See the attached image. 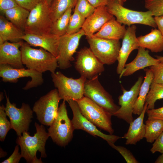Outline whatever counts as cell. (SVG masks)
<instances>
[{"label":"cell","mask_w":163,"mask_h":163,"mask_svg":"<svg viewBox=\"0 0 163 163\" xmlns=\"http://www.w3.org/2000/svg\"><path fill=\"white\" fill-rule=\"evenodd\" d=\"M43 125L35 123L36 132L33 136L24 131L17 139L16 143L20 147L22 157L28 163H42L41 158L46 157L45 147L49 136Z\"/></svg>","instance_id":"1"},{"label":"cell","mask_w":163,"mask_h":163,"mask_svg":"<svg viewBox=\"0 0 163 163\" xmlns=\"http://www.w3.org/2000/svg\"><path fill=\"white\" fill-rule=\"evenodd\" d=\"M20 49L22 63L28 69L42 73L47 71L53 73L58 67L57 58L42 48L34 49L22 41Z\"/></svg>","instance_id":"2"},{"label":"cell","mask_w":163,"mask_h":163,"mask_svg":"<svg viewBox=\"0 0 163 163\" xmlns=\"http://www.w3.org/2000/svg\"><path fill=\"white\" fill-rule=\"evenodd\" d=\"M106 7L117 21L125 25L129 26L139 24L157 27L154 17L149 11H138L129 9L124 7L118 0H108Z\"/></svg>","instance_id":"3"},{"label":"cell","mask_w":163,"mask_h":163,"mask_svg":"<svg viewBox=\"0 0 163 163\" xmlns=\"http://www.w3.org/2000/svg\"><path fill=\"white\" fill-rule=\"evenodd\" d=\"M50 6L46 1L42 0L30 11L24 27L25 34L42 35L50 33L53 22Z\"/></svg>","instance_id":"4"},{"label":"cell","mask_w":163,"mask_h":163,"mask_svg":"<svg viewBox=\"0 0 163 163\" xmlns=\"http://www.w3.org/2000/svg\"><path fill=\"white\" fill-rule=\"evenodd\" d=\"M63 100L59 107L58 114L48 129V133L57 145L65 147L71 141L75 129L68 117L65 103Z\"/></svg>","instance_id":"5"},{"label":"cell","mask_w":163,"mask_h":163,"mask_svg":"<svg viewBox=\"0 0 163 163\" xmlns=\"http://www.w3.org/2000/svg\"><path fill=\"white\" fill-rule=\"evenodd\" d=\"M51 76L61 100L76 101L84 96V84L87 79L86 78L82 76L77 79L69 78L60 71L51 73Z\"/></svg>","instance_id":"6"},{"label":"cell","mask_w":163,"mask_h":163,"mask_svg":"<svg viewBox=\"0 0 163 163\" xmlns=\"http://www.w3.org/2000/svg\"><path fill=\"white\" fill-rule=\"evenodd\" d=\"M82 115L96 126L112 134L111 114L89 98L84 96L76 101Z\"/></svg>","instance_id":"7"},{"label":"cell","mask_w":163,"mask_h":163,"mask_svg":"<svg viewBox=\"0 0 163 163\" xmlns=\"http://www.w3.org/2000/svg\"><path fill=\"white\" fill-rule=\"evenodd\" d=\"M60 99L57 89H53L36 101L33 110L43 125L50 126L57 116Z\"/></svg>","instance_id":"8"},{"label":"cell","mask_w":163,"mask_h":163,"mask_svg":"<svg viewBox=\"0 0 163 163\" xmlns=\"http://www.w3.org/2000/svg\"><path fill=\"white\" fill-rule=\"evenodd\" d=\"M86 37L92 52L104 65H111L117 60L121 47L119 40L104 39L94 35Z\"/></svg>","instance_id":"9"},{"label":"cell","mask_w":163,"mask_h":163,"mask_svg":"<svg viewBox=\"0 0 163 163\" xmlns=\"http://www.w3.org/2000/svg\"><path fill=\"white\" fill-rule=\"evenodd\" d=\"M84 95L95 102L113 116L120 108L114 102L112 96L100 82L98 75L87 79L84 84Z\"/></svg>","instance_id":"10"},{"label":"cell","mask_w":163,"mask_h":163,"mask_svg":"<svg viewBox=\"0 0 163 163\" xmlns=\"http://www.w3.org/2000/svg\"><path fill=\"white\" fill-rule=\"evenodd\" d=\"M6 102L5 107L6 113L10 120L11 129L16 132L18 136L24 131L28 132L33 118V110L27 104L23 103L21 108L16 107V104L11 103L5 92Z\"/></svg>","instance_id":"11"},{"label":"cell","mask_w":163,"mask_h":163,"mask_svg":"<svg viewBox=\"0 0 163 163\" xmlns=\"http://www.w3.org/2000/svg\"><path fill=\"white\" fill-rule=\"evenodd\" d=\"M85 35L82 29L72 34H65L60 37L57 57L58 67L66 69L72 66L74 60L73 55L76 52L80 39Z\"/></svg>","instance_id":"12"},{"label":"cell","mask_w":163,"mask_h":163,"mask_svg":"<svg viewBox=\"0 0 163 163\" xmlns=\"http://www.w3.org/2000/svg\"><path fill=\"white\" fill-rule=\"evenodd\" d=\"M104 64L95 56L90 48L85 47L78 52L75 62V69L81 76L92 78L104 70Z\"/></svg>","instance_id":"13"},{"label":"cell","mask_w":163,"mask_h":163,"mask_svg":"<svg viewBox=\"0 0 163 163\" xmlns=\"http://www.w3.org/2000/svg\"><path fill=\"white\" fill-rule=\"evenodd\" d=\"M43 73L29 69L15 68L8 64H0V76L5 82L16 83L19 78L31 77L23 88L27 90L42 85L43 82Z\"/></svg>","instance_id":"14"},{"label":"cell","mask_w":163,"mask_h":163,"mask_svg":"<svg viewBox=\"0 0 163 163\" xmlns=\"http://www.w3.org/2000/svg\"><path fill=\"white\" fill-rule=\"evenodd\" d=\"M143 81V76H139L129 91L121 86L123 94L118 97L120 108L113 116L123 120L128 124L133 120V114L134 107Z\"/></svg>","instance_id":"15"},{"label":"cell","mask_w":163,"mask_h":163,"mask_svg":"<svg viewBox=\"0 0 163 163\" xmlns=\"http://www.w3.org/2000/svg\"><path fill=\"white\" fill-rule=\"evenodd\" d=\"M67 102L73 112V117L71 121L75 129H82L93 136L100 137L107 143H114L122 138L117 136L102 133L82 115L76 101L69 100Z\"/></svg>","instance_id":"16"},{"label":"cell","mask_w":163,"mask_h":163,"mask_svg":"<svg viewBox=\"0 0 163 163\" xmlns=\"http://www.w3.org/2000/svg\"><path fill=\"white\" fill-rule=\"evenodd\" d=\"M137 27L135 25L128 26L123 38L122 45L119 52L117 72L120 75L124 68L128 57L133 50L139 47L137 37L136 35Z\"/></svg>","instance_id":"17"},{"label":"cell","mask_w":163,"mask_h":163,"mask_svg":"<svg viewBox=\"0 0 163 163\" xmlns=\"http://www.w3.org/2000/svg\"><path fill=\"white\" fill-rule=\"evenodd\" d=\"M114 17L108 11L106 6L98 7L95 8L91 14L85 19L82 29L84 31L86 37H90Z\"/></svg>","instance_id":"18"},{"label":"cell","mask_w":163,"mask_h":163,"mask_svg":"<svg viewBox=\"0 0 163 163\" xmlns=\"http://www.w3.org/2000/svg\"><path fill=\"white\" fill-rule=\"evenodd\" d=\"M60 37L51 33L42 35L26 33L22 40L31 46L44 49L57 58Z\"/></svg>","instance_id":"19"},{"label":"cell","mask_w":163,"mask_h":163,"mask_svg":"<svg viewBox=\"0 0 163 163\" xmlns=\"http://www.w3.org/2000/svg\"><path fill=\"white\" fill-rule=\"evenodd\" d=\"M22 41L13 43L6 41L0 45V64H8L17 69L24 68L20 49Z\"/></svg>","instance_id":"20"},{"label":"cell","mask_w":163,"mask_h":163,"mask_svg":"<svg viewBox=\"0 0 163 163\" xmlns=\"http://www.w3.org/2000/svg\"><path fill=\"white\" fill-rule=\"evenodd\" d=\"M138 50V53L135 59L131 62L125 65L124 69L120 75V78L122 76L131 75L139 70L153 66L160 62L158 59L150 55L148 50L140 46Z\"/></svg>","instance_id":"21"},{"label":"cell","mask_w":163,"mask_h":163,"mask_svg":"<svg viewBox=\"0 0 163 163\" xmlns=\"http://www.w3.org/2000/svg\"><path fill=\"white\" fill-rule=\"evenodd\" d=\"M147 107V104L145 103L144 109L139 116L129 124L127 132L122 137L126 139L125 143L126 145H135L144 138L145 124L143 120Z\"/></svg>","instance_id":"22"},{"label":"cell","mask_w":163,"mask_h":163,"mask_svg":"<svg viewBox=\"0 0 163 163\" xmlns=\"http://www.w3.org/2000/svg\"><path fill=\"white\" fill-rule=\"evenodd\" d=\"M126 30L125 26L122 25L114 17L93 35L104 39L119 40L123 38Z\"/></svg>","instance_id":"23"},{"label":"cell","mask_w":163,"mask_h":163,"mask_svg":"<svg viewBox=\"0 0 163 163\" xmlns=\"http://www.w3.org/2000/svg\"><path fill=\"white\" fill-rule=\"evenodd\" d=\"M137 39L140 47L154 53L163 51V37L158 29H152L149 33L138 37Z\"/></svg>","instance_id":"24"},{"label":"cell","mask_w":163,"mask_h":163,"mask_svg":"<svg viewBox=\"0 0 163 163\" xmlns=\"http://www.w3.org/2000/svg\"><path fill=\"white\" fill-rule=\"evenodd\" d=\"M24 32L7 20L4 16H0V38L5 42H18L22 41Z\"/></svg>","instance_id":"25"},{"label":"cell","mask_w":163,"mask_h":163,"mask_svg":"<svg viewBox=\"0 0 163 163\" xmlns=\"http://www.w3.org/2000/svg\"><path fill=\"white\" fill-rule=\"evenodd\" d=\"M145 75L141 86L138 97L135 103L133 113L139 115L144 109L145 99L153 80V74L150 69L145 70Z\"/></svg>","instance_id":"26"},{"label":"cell","mask_w":163,"mask_h":163,"mask_svg":"<svg viewBox=\"0 0 163 163\" xmlns=\"http://www.w3.org/2000/svg\"><path fill=\"white\" fill-rule=\"evenodd\" d=\"M30 11L19 6L6 11L4 14L6 18L24 32L26 22Z\"/></svg>","instance_id":"27"},{"label":"cell","mask_w":163,"mask_h":163,"mask_svg":"<svg viewBox=\"0 0 163 163\" xmlns=\"http://www.w3.org/2000/svg\"><path fill=\"white\" fill-rule=\"evenodd\" d=\"M145 124L144 138L147 142L153 143L163 131V120L148 118Z\"/></svg>","instance_id":"28"},{"label":"cell","mask_w":163,"mask_h":163,"mask_svg":"<svg viewBox=\"0 0 163 163\" xmlns=\"http://www.w3.org/2000/svg\"><path fill=\"white\" fill-rule=\"evenodd\" d=\"M78 0H51L50 15L53 22L69 8L75 7Z\"/></svg>","instance_id":"29"},{"label":"cell","mask_w":163,"mask_h":163,"mask_svg":"<svg viewBox=\"0 0 163 163\" xmlns=\"http://www.w3.org/2000/svg\"><path fill=\"white\" fill-rule=\"evenodd\" d=\"M72 8V7L68 8L53 22L50 33L59 37L66 34Z\"/></svg>","instance_id":"30"},{"label":"cell","mask_w":163,"mask_h":163,"mask_svg":"<svg viewBox=\"0 0 163 163\" xmlns=\"http://www.w3.org/2000/svg\"><path fill=\"white\" fill-rule=\"evenodd\" d=\"M163 99V85L152 82L146 96L145 103L147 104V110L155 108V102Z\"/></svg>","instance_id":"31"},{"label":"cell","mask_w":163,"mask_h":163,"mask_svg":"<svg viewBox=\"0 0 163 163\" xmlns=\"http://www.w3.org/2000/svg\"><path fill=\"white\" fill-rule=\"evenodd\" d=\"M85 19L74 10L70 17L66 34H72L78 32L82 29Z\"/></svg>","instance_id":"32"},{"label":"cell","mask_w":163,"mask_h":163,"mask_svg":"<svg viewBox=\"0 0 163 163\" xmlns=\"http://www.w3.org/2000/svg\"><path fill=\"white\" fill-rule=\"evenodd\" d=\"M5 107L2 105L0 106V140L3 141L9 130L11 129L10 121L7 119Z\"/></svg>","instance_id":"33"},{"label":"cell","mask_w":163,"mask_h":163,"mask_svg":"<svg viewBox=\"0 0 163 163\" xmlns=\"http://www.w3.org/2000/svg\"><path fill=\"white\" fill-rule=\"evenodd\" d=\"M145 7L153 16L163 15V0H145Z\"/></svg>","instance_id":"34"},{"label":"cell","mask_w":163,"mask_h":163,"mask_svg":"<svg viewBox=\"0 0 163 163\" xmlns=\"http://www.w3.org/2000/svg\"><path fill=\"white\" fill-rule=\"evenodd\" d=\"M95 8L87 0H78L74 10L86 18L93 13Z\"/></svg>","instance_id":"35"},{"label":"cell","mask_w":163,"mask_h":163,"mask_svg":"<svg viewBox=\"0 0 163 163\" xmlns=\"http://www.w3.org/2000/svg\"><path fill=\"white\" fill-rule=\"evenodd\" d=\"M108 143L112 148L118 152L123 157L127 163H138L139 162L136 159L132 152L125 147L116 145L114 143L108 142Z\"/></svg>","instance_id":"36"},{"label":"cell","mask_w":163,"mask_h":163,"mask_svg":"<svg viewBox=\"0 0 163 163\" xmlns=\"http://www.w3.org/2000/svg\"><path fill=\"white\" fill-rule=\"evenodd\" d=\"M153 74V82L163 85V62L149 67Z\"/></svg>","instance_id":"37"},{"label":"cell","mask_w":163,"mask_h":163,"mask_svg":"<svg viewBox=\"0 0 163 163\" xmlns=\"http://www.w3.org/2000/svg\"><path fill=\"white\" fill-rule=\"evenodd\" d=\"M150 151L152 154L157 152L163 154V131L154 141Z\"/></svg>","instance_id":"38"},{"label":"cell","mask_w":163,"mask_h":163,"mask_svg":"<svg viewBox=\"0 0 163 163\" xmlns=\"http://www.w3.org/2000/svg\"><path fill=\"white\" fill-rule=\"evenodd\" d=\"M18 6L15 0H0V11L4 15L5 12Z\"/></svg>","instance_id":"39"},{"label":"cell","mask_w":163,"mask_h":163,"mask_svg":"<svg viewBox=\"0 0 163 163\" xmlns=\"http://www.w3.org/2000/svg\"><path fill=\"white\" fill-rule=\"evenodd\" d=\"M18 5L30 11L42 0H15Z\"/></svg>","instance_id":"40"},{"label":"cell","mask_w":163,"mask_h":163,"mask_svg":"<svg viewBox=\"0 0 163 163\" xmlns=\"http://www.w3.org/2000/svg\"><path fill=\"white\" fill-rule=\"evenodd\" d=\"M146 112L147 114L148 118L163 120V106L157 109L147 110Z\"/></svg>","instance_id":"41"},{"label":"cell","mask_w":163,"mask_h":163,"mask_svg":"<svg viewBox=\"0 0 163 163\" xmlns=\"http://www.w3.org/2000/svg\"><path fill=\"white\" fill-rule=\"evenodd\" d=\"M22 156L19 152L18 145H17L11 155L8 158L5 160L2 163H18Z\"/></svg>","instance_id":"42"},{"label":"cell","mask_w":163,"mask_h":163,"mask_svg":"<svg viewBox=\"0 0 163 163\" xmlns=\"http://www.w3.org/2000/svg\"><path fill=\"white\" fill-rule=\"evenodd\" d=\"M108 0H87L88 2L95 8L98 7L106 6Z\"/></svg>","instance_id":"43"},{"label":"cell","mask_w":163,"mask_h":163,"mask_svg":"<svg viewBox=\"0 0 163 163\" xmlns=\"http://www.w3.org/2000/svg\"><path fill=\"white\" fill-rule=\"evenodd\" d=\"M154 19L158 29L163 37V15L155 17Z\"/></svg>","instance_id":"44"},{"label":"cell","mask_w":163,"mask_h":163,"mask_svg":"<svg viewBox=\"0 0 163 163\" xmlns=\"http://www.w3.org/2000/svg\"><path fill=\"white\" fill-rule=\"evenodd\" d=\"M155 163H163V154L159 155L155 162Z\"/></svg>","instance_id":"45"},{"label":"cell","mask_w":163,"mask_h":163,"mask_svg":"<svg viewBox=\"0 0 163 163\" xmlns=\"http://www.w3.org/2000/svg\"><path fill=\"white\" fill-rule=\"evenodd\" d=\"M156 58L160 61V62H163V56H156Z\"/></svg>","instance_id":"46"},{"label":"cell","mask_w":163,"mask_h":163,"mask_svg":"<svg viewBox=\"0 0 163 163\" xmlns=\"http://www.w3.org/2000/svg\"><path fill=\"white\" fill-rule=\"evenodd\" d=\"M4 98L3 94L2 92H1L0 94V101H1Z\"/></svg>","instance_id":"47"},{"label":"cell","mask_w":163,"mask_h":163,"mask_svg":"<svg viewBox=\"0 0 163 163\" xmlns=\"http://www.w3.org/2000/svg\"><path fill=\"white\" fill-rule=\"evenodd\" d=\"M120 3L123 5V2L126 1V0H118Z\"/></svg>","instance_id":"48"},{"label":"cell","mask_w":163,"mask_h":163,"mask_svg":"<svg viewBox=\"0 0 163 163\" xmlns=\"http://www.w3.org/2000/svg\"><path fill=\"white\" fill-rule=\"evenodd\" d=\"M45 0L48 3V4L50 5V6L51 0Z\"/></svg>","instance_id":"49"}]
</instances>
